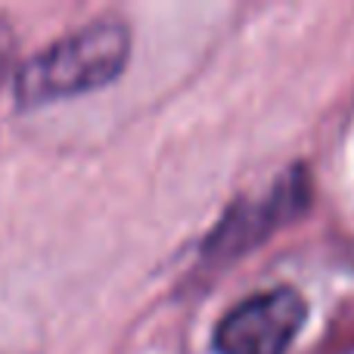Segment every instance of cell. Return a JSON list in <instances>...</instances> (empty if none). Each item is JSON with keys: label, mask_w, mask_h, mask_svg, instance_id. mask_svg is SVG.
Returning a JSON list of instances; mask_svg holds the SVG:
<instances>
[{"label": "cell", "mask_w": 354, "mask_h": 354, "mask_svg": "<svg viewBox=\"0 0 354 354\" xmlns=\"http://www.w3.org/2000/svg\"><path fill=\"white\" fill-rule=\"evenodd\" d=\"M131 59V31L122 19H100L53 41L16 72L22 109L81 97L112 84Z\"/></svg>", "instance_id": "cell-1"}, {"label": "cell", "mask_w": 354, "mask_h": 354, "mask_svg": "<svg viewBox=\"0 0 354 354\" xmlns=\"http://www.w3.org/2000/svg\"><path fill=\"white\" fill-rule=\"evenodd\" d=\"M308 320V301L299 289L277 286L249 295L221 317L214 330L218 354H286Z\"/></svg>", "instance_id": "cell-2"}, {"label": "cell", "mask_w": 354, "mask_h": 354, "mask_svg": "<svg viewBox=\"0 0 354 354\" xmlns=\"http://www.w3.org/2000/svg\"><path fill=\"white\" fill-rule=\"evenodd\" d=\"M308 202V180L301 171H289L286 177L274 183L264 196L258 199H243L233 202L230 212L218 221L214 233L205 239L202 252L205 258L218 261V258H239L268 239L277 227H283L289 218L305 208Z\"/></svg>", "instance_id": "cell-3"}, {"label": "cell", "mask_w": 354, "mask_h": 354, "mask_svg": "<svg viewBox=\"0 0 354 354\" xmlns=\"http://www.w3.org/2000/svg\"><path fill=\"white\" fill-rule=\"evenodd\" d=\"M10 72H12V31H10V25L0 19V87L6 84Z\"/></svg>", "instance_id": "cell-4"}]
</instances>
